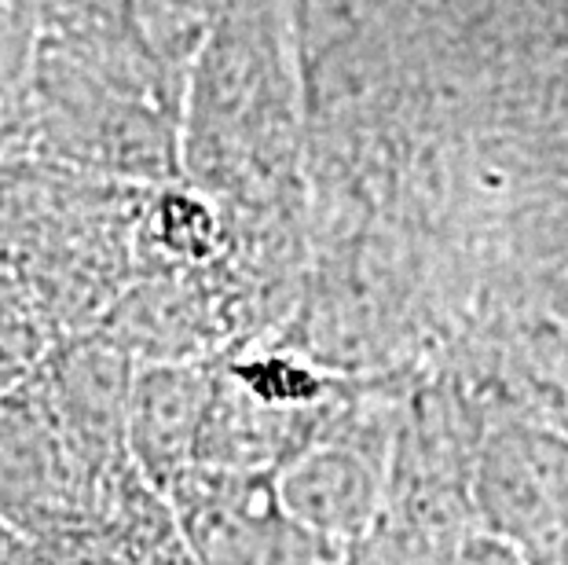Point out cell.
I'll return each instance as SVG.
<instances>
[{"label":"cell","mask_w":568,"mask_h":565,"mask_svg":"<svg viewBox=\"0 0 568 565\" xmlns=\"http://www.w3.org/2000/svg\"><path fill=\"white\" fill-rule=\"evenodd\" d=\"M30 539L16 533L4 518H0V565H27L30 562Z\"/></svg>","instance_id":"cell-9"},{"label":"cell","mask_w":568,"mask_h":565,"mask_svg":"<svg viewBox=\"0 0 568 565\" xmlns=\"http://www.w3.org/2000/svg\"><path fill=\"white\" fill-rule=\"evenodd\" d=\"M191 565H337L331 544L283 511L275 474L191 466L169 492Z\"/></svg>","instance_id":"cell-2"},{"label":"cell","mask_w":568,"mask_h":565,"mask_svg":"<svg viewBox=\"0 0 568 565\" xmlns=\"http://www.w3.org/2000/svg\"><path fill=\"white\" fill-rule=\"evenodd\" d=\"M447 565H528V558L517 551L510 539L495 533H466L452 544Z\"/></svg>","instance_id":"cell-8"},{"label":"cell","mask_w":568,"mask_h":565,"mask_svg":"<svg viewBox=\"0 0 568 565\" xmlns=\"http://www.w3.org/2000/svg\"><path fill=\"white\" fill-rule=\"evenodd\" d=\"M477 511L488 533L536 565L568 547V444L561 441H488L477 466Z\"/></svg>","instance_id":"cell-3"},{"label":"cell","mask_w":568,"mask_h":565,"mask_svg":"<svg viewBox=\"0 0 568 565\" xmlns=\"http://www.w3.org/2000/svg\"><path fill=\"white\" fill-rule=\"evenodd\" d=\"M444 533H433L426 525L404 522V518H385L364 533L359 539L345 547V555L337 565H447L452 555V539H440Z\"/></svg>","instance_id":"cell-6"},{"label":"cell","mask_w":568,"mask_h":565,"mask_svg":"<svg viewBox=\"0 0 568 565\" xmlns=\"http://www.w3.org/2000/svg\"><path fill=\"white\" fill-rule=\"evenodd\" d=\"M38 367H41V349L33 342L30 327L0 297V396L27 386L38 375Z\"/></svg>","instance_id":"cell-7"},{"label":"cell","mask_w":568,"mask_h":565,"mask_svg":"<svg viewBox=\"0 0 568 565\" xmlns=\"http://www.w3.org/2000/svg\"><path fill=\"white\" fill-rule=\"evenodd\" d=\"M216 386L191 371H151L129 393L125 452L148 485L169 500L176 481L199 463V437Z\"/></svg>","instance_id":"cell-5"},{"label":"cell","mask_w":568,"mask_h":565,"mask_svg":"<svg viewBox=\"0 0 568 565\" xmlns=\"http://www.w3.org/2000/svg\"><path fill=\"white\" fill-rule=\"evenodd\" d=\"M118 477L78 460L30 386L0 396V518L30 544L103 522Z\"/></svg>","instance_id":"cell-1"},{"label":"cell","mask_w":568,"mask_h":565,"mask_svg":"<svg viewBox=\"0 0 568 565\" xmlns=\"http://www.w3.org/2000/svg\"><path fill=\"white\" fill-rule=\"evenodd\" d=\"M283 511L323 544L348 547L382 522V477L348 444L316 441L275 474Z\"/></svg>","instance_id":"cell-4"}]
</instances>
